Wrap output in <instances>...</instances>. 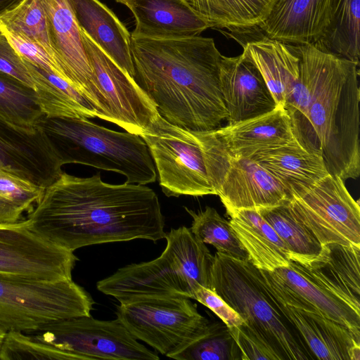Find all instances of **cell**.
Segmentation results:
<instances>
[{
	"mask_svg": "<svg viewBox=\"0 0 360 360\" xmlns=\"http://www.w3.org/2000/svg\"><path fill=\"white\" fill-rule=\"evenodd\" d=\"M269 292L292 307L318 313L349 329L360 338V314L321 285L307 267L290 260L274 271L259 269Z\"/></svg>",
	"mask_w": 360,
	"mask_h": 360,
	"instance_id": "cell-16",
	"label": "cell"
},
{
	"mask_svg": "<svg viewBox=\"0 0 360 360\" xmlns=\"http://www.w3.org/2000/svg\"><path fill=\"white\" fill-rule=\"evenodd\" d=\"M272 297L316 359H360V338L347 327L322 314L292 307Z\"/></svg>",
	"mask_w": 360,
	"mask_h": 360,
	"instance_id": "cell-20",
	"label": "cell"
},
{
	"mask_svg": "<svg viewBox=\"0 0 360 360\" xmlns=\"http://www.w3.org/2000/svg\"><path fill=\"white\" fill-rule=\"evenodd\" d=\"M81 34L93 73L96 117L141 136L160 115L155 105L134 79L106 55L82 29Z\"/></svg>",
	"mask_w": 360,
	"mask_h": 360,
	"instance_id": "cell-12",
	"label": "cell"
},
{
	"mask_svg": "<svg viewBox=\"0 0 360 360\" xmlns=\"http://www.w3.org/2000/svg\"><path fill=\"white\" fill-rule=\"evenodd\" d=\"M37 235L25 219L0 224V274L44 281L72 279L77 257Z\"/></svg>",
	"mask_w": 360,
	"mask_h": 360,
	"instance_id": "cell-15",
	"label": "cell"
},
{
	"mask_svg": "<svg viewBox=\"0 0 360 360\" xmlns=\"http://www.w3.org/2000/svg\"><path fill=\"white\" fill-rule=\"evenodd\" d=\"M127 6L136 22L131 38H188L210 27L185 0H129Z\"/></svg>",
	"mask_w": 360,
	"mask_h": 360,
	"instance_id": "cell-21",
	"label": "cell"
},
{
	"mask_svg": "<svg viewBox=\"0 0 360 360\" xmlns=\"http://www.w3.org/2000/svg\"><path fill=\"white\" fill-rule=\"evenodd\" d=\"M134 80L169 123L219 128L228 113L220 87L221 54L213 39L131 37Z\"/></svg>",
	"mask_w": 360,
	"mask_h": 360,
	"instance_id": "cell-2",
	"label": "cell"
},
{
	"mask_svg": "<svg viewBox=\"0 0 360 360\" xmlns=\"http://www.w3.org/2000/svg\"><path fill=\"white\" fill-rule=\"evenodd\" d=\"M289 201L257 211L283 241L290 260L307 265L320 255L323 245L313 232L294 215Z\"/></svg>",
	"mask_w": 360,
	"mask_h": 360,
	"instance_id": "cell-30",
	"label": "cell"
},
{
	"mask_svg": "<svg viewBox=\"0 0 360 360\" xmlns=\"http://www.w3.org/2000/svg\"><path fill=\"white\" fill-rule=\"evenodd\" d=\"M46 12L56 60L67 81L94 107L93 73L70 0H40Z\"/></svg>",
	"mask_w": 360,
	"mask_h": 360,
	"instance_id": "cell-17",
	"label": "cell"
},
{
	"mask_svg": "<svg viewBox=\"0 0 360 360\" xmlns=\"http://www.w3.org/2000/svg\"><path fill=\"white\" fill-rule=\"evenodd\" d=\"M210 27L244 30L257 27L276 0H185Z\"/></svg>",
	"mask_w": 360,
	"mask_h": 360,
	"instance_id": "cell-29",
	"label": "cell"
},
{
	"mask_svg": "<svg viewBox=\"0 0 360 360\" xmlns=\"http://www.w3.org/2000/svg\"><path fill=\"white\" fill-rule=\"evenodd\" d=\"M0 359L67 360L60 349L30 338L25 333H6L0 349Z\"/></svg>",
	"mask_w": 360,
	"mask_h": 360,
	"instance_id": "cell-35",
	"label": "cell"
},
{
	"mask_svg": "<svg viewBox=\"0 0 360 360\" xmlns=\"http://www.w3.org/2000/svg\"><path fill=\"white\" fill-rule=\"evenodd\" d=\"M202 131L174 125L159 115L140 136L167 196L214 195L208 178Z\"/></svg>",
	"mask_w": 360,
	"mask_h": 360,
	"instance_id": "cell-8",
	"label": "cell"
},
{
	"mask_svg": "<svg viewBox=\"0 0 360 360\" xmlns=\"http://www.w3.org/2000/svg\"><path fill=\"white\" fill-rule=\"evenodd\" d=\"M247 158L264 167L291 197L328 174L321 155L307 150L296 139Z\"/></svg>",
	"mask_w": 360,
	"mask_h": 360,
	"instance_id": "cell-24",
	"label": "cell"
},
{
	"mask_svg": "<svg viewBox=\"0 0 360 360\" xmlns=\"http://www.w3.org/2000/svg\"><path fill=\"white\" fill-rule=\"evenodd\" d=\"M220 87L228 124L262 115L278 106L261 72L245 50L235 57L221 56Z\"/></svg>",
	"mask_w": 360,
	"mask_h": 360,
	"instance_id": "cell-18",
	"label": "cell"
},
{
	"mask_svg": "<svg viewBox=\"0 0 360 360\" xmlns=\"http://www.w3.org/2000/svg\"><path fill=\"white\" fill-rule=\"evenodd\" d=\"M117 2L121 3L125 6H127L129 0H116Z\"/></svg>",
	"mask_w": 360,
	"mask_h": 360,
	"instance_id": "cell-42",
	"label": "cell"
},
{
	"mask_svg": "<svg viewBox=\"0 0 360 360\" xmlns=\"http://www.w3.org/2000/svg\"><path fill=\"white\" fill-rule=\"evenodd\" d=\"M226 151L236 158L288 143L295 137L288 111L278 105L273 110L214 129Z\"/></svg>",
	"mask_w": 360,
	"mask_h": 360,
	"instance_id": "cell-22",
	"label": "cell"
},
{
	"mask_svg": "<svg viewBox=\"0 0 360 360\" xmlns=\"http://www.w3.org/2000/svg\"><path fill=\"white\" fill-rule=\"evenodd\" d=\"M210 289L262 335L284 360L314 359L293 325L276 305L262 274L250 261L216 252Z\"/></svg>",
	"mask_w": 360,
	"mask_h": 360,
	"instance_id": "cell-6",
	"label": "cell"
},
{
	"mask_svg": "<svg viewBox=\"0 0 360 360\" xmlns=\"http://www.w3.org/2000/svg\"><path fill=\"white\" fill-rule=\"evenodd\" d=\"M241 353L242 360H284L272 346L245 321L229 330Z\"/></svg>",
	"mask_w": 360,
	"mask_h": 360,
	"instance_id": "cell-36",
	"label": "cell"
},
{
	"mask_svg": "<svg viewBox=\"0 0 360 360\" xmlns=\"http://www.w3.org/2000/svg\"><path fill=\"white\" fill-rule=\"evenodd\" d=\"M6 333H5L4 331H3L1 328H0V349H1V345H2V343H3V341L4 340V338H5V335H6Z\"/></svg>",
	"mask_w": 360,
	"mask_h": 360,
	"instance_id": "cell-41",
	"label": "cell"
},
{
	"mask_svg": "<svg viewBox=\"0 0 360 360\" xmlns=\"http://www.w3.org/2000/svg\"><path fill=\"white\" fill-rule=\"evenodd\" d=\"M79 24L91 39L132 78L131 34L99 0H70Z\"/></svg>",
	"mask_w": 360,
	"mask_h": 360,
	"instance_id": "cell-23",
	"label": "cell"
},
{
	"mask_svg": "<svg viewBox=\"0 0 360 360\" xmlns=\"http://www.w3.org/2000/svg\"><path fill=\"white\" fill-rule=\"evenodd\" d=\"M242 45L261 72L277 105L284 108L299 78L297 46L264 35Z\"/></svg>",
	"mask_w": 360,
	"mask_h": 360,
	"instance_id": "cell-26",
	"label": "cell"
},
{
	"mask_svg": "<svg viewBox=\"0 0 360 360\" xmlns=\"http://www.w3.org/2000/svg\"><path fill=\"white\" fill-rule=\"evenodd\" d=\"M45 188L0 169V224H14L30 213Z\"/></svg>",
	"mask_w": 360,
	"mask_h": 360,
	"instance_id": "cell-33",
	"label": "cell"
},
{
	"mask_svg": "<svg viewBox=\"0 0 360 360\" xmlns=\"http://www.w3.org/2000/svg\"><path fill=\"white\" fill-rule=\"evenodd\" d=\"M359 65L326 51L307 117L291 121L295 139L344 181L360 174Z\"/></svg>",
	"mask_w": 360,
	"mask_h": 360,
	"instance_id": "cell-3",
	"label": "cell"
},
{
	"mask_svg": "<svg viewBox=\"0 0 360 360\" xmlns=\"http://www.w3.org/2000/svg\"><path fill=\"white\" fill-rule=\"evenodd\" d=\"M0 27L36 43L56 62L47 16L40 0H23L0 17Z\"/></svg>",
	"mask_w": 360,
	"mask_h": 360,
	"instance_id": "cell-32",
	"label": "cell"
},
{
	"mask_svg": "<svg viewBox=\"0 0 360 360\" xmlns=\"http://www.w3.org/2000/svg\"><path fill=\"white\" fill-rule=\"evenodd\" d=\"M192 299L212 311L229 330L239 327L244 322L243 318L234 309L209 288L198 285L194 290Z\"/></svg>",
	"mask_w": 360,
	"mask_h": 360,
	"instance_id": "cell-39",
	"label": "cell"
},
{
	"mask_svg": "<svg viewBox=\"0 0 360 360\" xmlns=\"http://www.w3.org/2000/svg\"><path fill=\"white\" fill-rule=\"evenodd\" d=\"M62 351L67 360H158L156 352L139 343L116 319L90 316L51 321L25 333Z\"/></svg>",
	"mask_w": 360,
	"mask_h": 360,
	"instance_id": "cell-10",
	"label": "cell"
},
{
	"mask_svg": "<svg viewBox=\"0 0 360 360\" xmlns=\"http://www.w3.org/2000/svg\"><path fill=\"white\" fill-rule=\"evenodd\" d=\"M94 300L72 279L44 281L0 274V328L29 332L47 323L90 316Z\"/></svg>",
	"mask_w": 360,
	"mask_h": 360,
	"instance_id": "cell-7",
	"label": "cell"
},
{
	"mask_svg": "<svg viewBox=\"0 0 360 360\" xmlns=\"http://www.w3.org/2000/svg\"><path fill=\"white\" fill-rule=\"evenodd\" d=\"M117 319L136 340L169 357L206 335L212 323L186 297H147L117 306Z\"/></svg>",
	"mask_w": 360,
	"mask_h": 360,
	"instance_id": "cell-9",
	"label": "cell"
},
{
	"mask_svg": "<svg viewBox=\"0 0 360 360\" xmlns=\"http://www.w3.org/2000/svg\"><path fill=\"white\" fill-rule=\"evenodd\" d=\"M193 219V234L205 244L213 245L217 252L236 259L248 260V255L230 222L211 207L197 212L184 207Z\"/></svg>",
	"mask_w": 360,
	"mask_h": 360,
	"instance_id": "cell-31",
	"label": "cell"
},
{
	"mask_svg": "<svg viewBox=\"0 0 360 360\" xmlns=\"http://www.w3.org/2000/svg\"><path fill=\"white\" fill-rule=\"evenodd\" d=\"M214 130L203 131L207 170L214 195L220 198L227 214L290 200V193L257 162L231 155Z\"/></svg>",
	"mask_w": 360,
	"mask_h": 360,
	"instance_id": "cell-11",
	"label": "cell"
},
{
	"mask_svg": "<svg viewBox=\"0 0 360 360\" xmlns=\"http://www.w3.org/2000/svg\"><path fill=\"white\" fill-rule=\"evenodd\" d=\"M64 165L56 143L40 126L24 127L0 104V169L46 188Z\"/></svg>",
	"mask_w": 360,
	"mask_h": 360,
	"instance_id": "cell-14",
	"label": "cell"
},
{
	"mask_svg": "<svg viewBox=\"0 0 360 360\" xmlns=\"http://www.w3.org/2000/svg\"><path fill=\"white\" fill-rule=\"evenodd\" d=\"M360 0H330L328 23L315 46L359 64Z\"/></svg>",
	"mask_w": 360,
	"mask_h": 360,
	"instance_id": "cell-28",
	"label": "cell"
},
{
	"mask_svg": "<svg viewBox=\"0 0 360 360\" xmlns=\"http://www.w3.org/2000/svg\"><path fill=\"white\" fill-rule=\"evenodd\" d=\"M0 32L5 35L11 46L23 59L46 72L53 73L67 81L58 63L40 46L5 28L0 27Z\"/></svg>",
	"mask_w": 360,
	"mask_h": 360,
	"instance_id": "cell-37",
	"label": "cell"
},
{
	"mask_svg": "<svg viewBox=\"0 0 360 360\" xmlns=\"http://www.w3.org/2000/svg\"><path fill=\"white\" fill-rule=\"evenodd\" d=\"M304 266L321 285L360 314V247L323 245L320 255Z\"/></svg>",
	"mask_w": 360,
	"mask_h": 360,
	"instance_id": "cell-25",
	"label": "cell"
},
{
	"mask_svg": "<svg viewBox=\"0 0 360 360\" xmlns=\"http://www.w3.org/2000/svg\"><path fill=\"white\" fill-rule=\"evenodd\" d=\"M167 245L156 259L128 264L98 281L97 289L120 304L147 297H186L210 286L214 255L190 228L180 226L166 234Z\"/></svg>",
	"mask_w": 360,
	"mask_h": 360,
	"instance_id": "cell-4",
	"label": "cell"
},
{
	"mask_svg": "<svg viewBox=\"0 0 360 360\" xmlns=\"http://www.w3.org/2000/svg\"><path fill=\"white\" fill-rule=\"evenodd\" d=\"M30 230L65 250L95 244L165 238V219L155 192L141 184H110L100 174L64 172L45 188L27 214Z\"/></svg>",
	"mask_w": 360,
	"mask_h": 360,
	"instance_id": "cell-1",
	"label": "cell"
},
{
	"mask_svg": "<svg viewBox=\"0 0 360 360\" xmlns=\"http://www.w3.org/2000/svg\"><path fill=\"white\" fill-rule=\"evenodd\" d=\"M39 125L58 146L65 164L77 163L124 175L126 183L146 185L157 171L143 139L84 117L41 118Z\"/></svg>",
	"mask_w": 360,
	"mask_h": 360,
	"instance_id": "cell-5",
	"label": "cell"
},
{
	"mask_svg": "<svg viewBox=\"0 0 360 360\" xmlns=\"http://www.w3.org/2000/svg\"><path fill=\"white\" fill-rule=\"evenodd\" d=\"M0 72L16 79L34 91L36 82L25 60L16 52L1 32Z\"/></svg>",
	"mask_w": 360,
	"mask_h": 360,
	"instance_id": "cell-38",
	"label": "cell"
},
{
	"mask_svg": "<svg viewBox=\"0 0 360 360\" xmlns=\"http://www.w3.org/2000/svg\"><path fill=\"white\" fill-rule=\"evenodd\" d=\"M23 0H0V17L16 7Z\"/></svg>",
	"mask_w": 360,
	"mask_h": 360,
	"instance_id": "cell-40",
	"label": "cell"
},
{
	"mask_svg": "<svg viewBox=\"0 0 360 360\" xmlns=\"http://www.w3.org/2000/svg\"><path fill=\"white\" fill-rule=\"evenodd\" d=\"M288 205L322 245L339 243L360 247V207L344 181L328 174L292 195Z\"/></svg>",
	"mask_w": 360,
	"mask_h": 360,
	"instance_id": "cell-13",
	"label": "cell"
},
{
	"mask_svg": "<svg viewBox=\"0 0 360 360\" xmlns=\"http://www.w3.org/2000/svg\"><path fill=\"white\" fill-rule=\"evenodd\" d=\"M228 215L231 227L255 266L274 271L288 265L290 257L285 245L256 210L240 209Z\"/></svg>",
	"mask_w": 360,
	"mask_h": 360,
	"instance_id": "cell-27",
	"label": "cell"
},
{
	"mask_svg": "<svg viewBox=\"0 0 360 360\" xmlns=\"http://www.w3.org/2000/svg\"><path fill=\"white\" fill-rule=\"evenodd\" d=\"M170 358L177 360H242L241 353L224 323L213 322L210 331Z\"/></svg>",
	"mask_w": 360,
	"mask_h": 360,
	"instance_id": "cell-34",
	"label": "cell"
},
{
	"mask_svg": "<svg viewBox=\"0 0 360 360\" xmlns=\"http://www.w3.org/2000/svg\"><path fill=\"white\" fill-rule=\"evenodd\" d=\"M330 0H276L257 26L264 36L290 44H316L328 23Z\"/></svg>",
	"mask_w": 360,
	"mask_h": 360,
	"instance_id": "cell-19",
	"label": "cell"
}]
</instances>
